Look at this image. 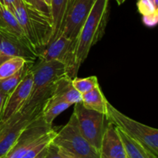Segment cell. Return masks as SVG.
Listing matches in <instances>:
<instances>
[{"mask_svg":"<svg viewBox=\"0 0 158 158\" xmlns=\"http://www.w3.org/2000/svg\"><path fill=\"white\" fill-rule=\"evenodd\" d=\"M0 32L29 45L15 15L0 3Z\"/></svg>","mask_w":158,"mask_h":158,"instance_id":"5bb4252c","label":"cell"},{"mask_svg":"<svg viewBox=\"0 0 158 158\" xmlns=\"http://www.w3.org/2000/svg\"><path fill=\"white\" fill-rule=\"evenodd\" d=\"M32 64L33 63H27L21 70H19L14 75L7 77V78L1 79L0 80V93L6 96L9 95L18 86L19 83L24 78L27 73L30 70V68Z\"/></svg>","mask_w":158,"mask_h":158,"instance_id":"ffe728a7","label":"cell"},{"mask_svg":"<svg viewBox=\"0 0 158 158\" xmlns=\"http://www.w3.org/2000/svg\"><path fill=\"white\" fill-rule=\"evenodd\" d=\"M52 142L62 151L75 157L100 158L98 150L94 148L82 135L73 112L67 123L56 131Z\"/></svg>","mask_w":158,"mask_h":158,"instance_id":"5b68a950","label":"cell"},{"mask_svg":"<svg viewBox=\"0 0 158 158\" xmlns=\"http://www.w3.org/2000/svg\"><path fill=\"white\" fill-rule=\"evenodd\" d=\"M106 118L158 157V130L133 120L108 103Z\"/></svg>","mask_w":158,"mask_h":158,"instance_id":"277c9868","label":"cell"},{"mask_svg":"<svg viewBox=\"0 0 158 158\" xmlns=\"http://www.w3.org/2000/svg\"><path fill=\"white\" fill-rule=\"evenodd\" d=\"M72 84L81 94H86L100 85L97 77L96 76H91L85 78H78L77 77L72 79Z\"/></svg>","mask_w":158,"mask_h":158,"instance_id":"7402d4cb","label":"cell"},{"mask_svg":"<svg viewBox=\"0 0 158 158\" xmlns=\"http://www.w3.org/2000/svg\"><path fill=\"white\" fill-rule=\"evenodd\" d=\"M109 15L110 0H95L76 40L73 66L76 77L91 48L104 35Z\"/></svg>","mask_w":158,"mask_h":158,"instance_id":"6da1fadb","label":"cell"},{"mask_svg":"<svg viewBox=\"0 0 158 158\" xmlns=\"http://www.w3.org/2000/svg\"><path fill=\"white\" fill-rule=\"evenodd\" d=\"M44 2H46V4L50 8V0H44Z\"/></svg>","mask_w":158,"mask_h":158,"instance_id":"1f68e13d","label":"cell"},{"mask_svg":"<svg viewBox=\"0 0 158 158\" xmlns=\"http://www.w3.org/2000/svg\"><path fill=\"white\" fill-rule=\"evenodd\" d=\"M71 105L59 97L51 95L45 101L42 110V117L49 126H52L55 119Z\"/></svg>","mask_w":158,"mask_h":158,"instance_id":"d6986e66","label":"cell"},{"mask_svg":"<svg viewBox=\"0 0 158 158\" xmlns=\"http://www.w3.org/2000/svg\"><path fill=\"white\" fill-rule=\"evenodd\" d=\"M19 1L20 0H3V5L8 10L10 11L13 14L15 6L18 4Z\"/></svg>","mask_w":158,"mask_h":158,"instance_id":"4316f807","label":"cell"},{"mask_svg":"<svg viewBox=\"0 0 158 158\" xmlns=\"http://www.w3.org/2000/svg\"><path fill=\"white\" fill-rule=\"evenodd\" d=\"M47 146H46V148H45L44 149H43V151H42L41 152H40V154H39L35 158H44V156H45V154H46V148H47Z\"/></svg>","mask_w":158,"mask_h":158,"instance_id":"f546056e","label":"cell"},{"mask_svg":"<svg viewBox=\"0 0 158 158\" xmlns=\"http://www.w3.org/2000/svg\"><path fill=\"white\" fill-rule=\"evenodd\" d=\"M0 3L3 5V0H0Z\"/></svg>","mask_w":158,"mask_h":158,"instance_id":"d6a6232c","label":"cell"},{"mask_svg":"<svg viewBox=\"0 0 158 158\" xmlns=\"http://www.w3.org/2000/svg\"><path fill=\"white\" fill-rule=\"evenodd\" d=\"M52 129L53 127L48 125L41 114L23 130L4 158H21Z\"/></svg>","mask_w":158,"mask_h":158,"instance_id":"ba28073f","label":"cell"},{"mask_svg":"<svg viewBox=\"0 0 158 158\" xmlns=\"http://www.w3.org/2000/svg\"><path fill=\"white\" fill-rule=\"evenodd\" d=\"M32 88V75L31 71L27 73L18 86L6 98L3 108L2 121L7 120L13 114L22 110L30 97Z\"/></svg>","mask_w":158,"mask_h":158,"instance_id":"8fae6325","label":"cell"},{"mask_svg":"<svg viewBox=\"0 0 158 158\" xmlns=\"http://www.w3.org/2000/svg\"><path fill=\"white\" fill-rule=\"evenodd\" d=\"M44 158H63L59 147L54 144L52 141L48 144Z\"/></svg>","mask_w":158,"mask_h":158,"instance_id":"d4e9b609","label":"cell"},{"mask_svg":"<svg viewBox=\"0 0 158 158\" xmlns=\"http://www.w3.org/2000/svg\"><path fill=\"white\" fill-rule=\"evenodd\" d=\"M73 113L82 135L94 148L100 151L106 128V115L85 108L82 103L74 104Z\"/></svg>","mask_w":158,"mask_h":158,"instance_id":"52a82bcc","label":"cell"},{"mask_svg":"<svg viewBox=\"0 0 158 158\" xmlns=\"http://www.w3.org/2000/svg\"><path fill=\"white\" fill-rule=\"evenodd\" d=\"M95 0H69L61 35L76 40Z\"/></svg>","mask_w":158,"mask_h":158,"instance_id":"30bf717a","label":"cell"},{"mask_svg":"<svg viewBox=\"0 0 158 158\" xmlns=\"http://www.w3.org/2000/svg\"><path fill=\"white\" fill-rule=\"evenodd\" d=\"M76 40L60 35L38 54L37 60L40 61L56 60L63 63L66 66V74L70 79L75 78L74 75V49Z\"/></svg>","mask_w":158,"mask_h":158,"instance_id":"9c48e42d","label":"cell"},{"mask_svg":"<svg viewBox=\"0 0 158 158\" xmlns=\"http://www.w3.org/2000/svg\"><path fill=\"white\" fill-rule=\"evenodd\" d=\"M30 71L32 75V88L26 106L46 101L51 96L55 83L67 76L66 66L56 60L40 61L37 60L31 66Z\"/></svg>","mask_w":158,"mask_h":158,"instance_id":"3957f363","label":"cell"},{"mask_svg":"<svg viewBox=\"0 0 158 158\" xmlns=\"http://www.w3.org/2000/svg\"><path fill=\"white\" fill-rule=\"evenodd\" d=\"M82 104L85 108L106 115L107 113L108 100L105 97L100 85L92 90L82 94Z\"/></svg>","mask_w":158,"mask_h":158,"instance_id":"2e32d148","label":"cell"},{"mask_svg":"<svg viewBox=\"0 0 158 158\" xmlns=\"http://www.w3.org/2000/svg\"><path fill=\"white\" fill-rule=\"evenodd\" d=\"M116 2H117V4H118L119 6H120V5H122L123 2H124L125 0H116Z\"/></svg>","mask_w":158,"mask_h":158,"instance_id":"4dcf8cb0","label":"cell"},{"mask_svg":"<svg viewBox=\"0 0 158 158\" xmlns=\"http://www.w3.org/2000/svg\"><path fill=\"white\" fill-rule=\"evenodd\" d=\"M137 6L142 16L158 15V9L153 5L151 0H137Z\"/></svg>","mask_w":158,"mask_h":158,"instance_id":"603a6c76","label":"cell"},{"mask_svg":"<svg viewBox=\"0 0 158 158\" xmlns=\"http://www.w3.org/2000/svg\"><path fill=\"white\" fill-rule=\"evenodd\" d=\"M60 152H61V154H62V156H63V158H77V157H73V156L70 155V154H67V153L64 152V151H62L61 149H60Z\"/></svg>","mask_w":158,"mask_h":158,"instance_id":"f1b7e54d","label":"cell"},{"mask_svg":"<svg viewBox=\"0 0 158 158\" xmlns=\"http://www.w3.org/2000/svg\"><path fill=\"white\" fill-rule=\"evenodd\" d=\"M13 57H22L30 63L38 59L29 45L0 32V64Z\"/></svg>","mask_w":158,"mask_h":158,"instance_id":"7c38bea8","label":"cell"},{"mask_svg":"<svg viewBox=\"0 0 158 158\" xmlns=\"http://www.w3.org/2000/svg\"><path fill=\"white\" fill-rule=\"evenodd\" d=\"M13 15L38 56V54L49 43L52 36L51 15L26 4L23 0H20L15 6Z\"/></svg>","mask_w":158,"mask_h":158,"instance_id":"7a4b0ae2","label":"cell"},{"mask_svg":"<svg viewBox=\"0 0 158 158\" xmlns=\"http://www.w3.org/2000/svg\"><path fill=\"white\" fill-rule=\"evenodd\" d=\"M23 1L26 4L32 6L38 10L50 15V8L46 4L44 0H23Z\"/></svg>","mask_w":158,"mask_h":158,"instance_id":"cb8c5ba5","label":"cell"},{"mask_svg":"<svg viewBox=\"0 0 158 158\" xmlns=\"http://www.w3.org/2000/svg\"><path fill=\"white\" fill-rule=\"evenodd\" d=\"M27 63H29L22 57H13L6 60L0 64V80L15 74L21 70Z\"/></svg>","mask_w":158,"mask_h":158,"instance_id":"44dd1931","label":"cell"},{"mask_svg":"<svg viewBox=\"0 0 158 158\" xmlns=\"http://www.w3.org/2000/svg\"><path fill=\"white\" fill-rule=\"evenodd\" d=\"M6 97L7 96L0 93V122L2 121V118L3 108H4V103L6 101Z\"/></svg>","mask_w":158,"mask_h":158,"instance_id":"83f0119b","label":"cell"},{"mask_svg":"<svg viewBox=\"0 0 158 158\" xmlns=\"http://www.w3.org/2000/svg\"><path fill=\"white\" fill-rule=\"evenodd\" d=\"M99 152L100 158H127L117 127L110 122L106 123Z\"/></svg>","mask_w":158,"mask_h":158,"instance_id":"4fadbf2b","label":"cell"},{"mask_svg":"<svg viewBox=\"0 0 158 158\" xmlns=\"http://www.w3.org/2000/svg\"><path fill=\"white\" fill-rule=\"evenodd\" d=\"M119 136L123 142L127 158H158L138 141L117 127Z\"/></svg>","mask_w":158,"mask_h":158,"instance_id":"ac0fdd59","label":"cell"},{"mask_svg":"<svg viewBox=\"0 0 158 158\" xmlns=\"http://www.w3.org/2000/svg\"><path fill=\"white\" fill-rule=\"evenodd\" d=\"M68 1L69 0H50V15L52 22V33L49 43L61 35Z\"/></svg>","mask_w":158,"mask_h":158,"instance_id":"e0dca14e","label":"cell"},{"mask_svg":"<svg viewBox=\"0 0 158 158\" xmlns=\"http://www.w3.org/2000/svg\"><path fill=\"white\" fill-rule=\"evenodd\" d=\"M51 95L59 97L71 106L82 101V94L74 88L72 84V79L67 76L55 83Z\"/></svg>","mask_w":158,"mask_h":158,"instance_id":"9a60e30c","label":"cell"},{"mask_svg":"<svg viewBox=\"0 0 158 158\" xmlns=\"http://www.w3.org/2000/svg\"><path fill=\"white\" fill-rule=\"evenodd\" d=\"M44 103L26 106L9 119L0 122V158H4L23 130L41 115Z\"/></svg>","mask_w":158,"mask_h":158,"instance_id":"8992f818","label":"cell"},{"mask_svg":"<svg viewBox=\"0 0 158 158\" xmlns=\"http://www.w3.org/2000/svg\"><path fill=\"white\" fill-rule=\"evenodd\" d=\"M143 24L148 27H154L157 24L158 15H149V16H143L142 18Z\"/></svg>","mask_w":158,"mask_h":158,"instance_id":"484cf974","label":"cell"}]
</instances>
